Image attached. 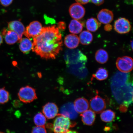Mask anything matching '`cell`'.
<instances>
[{
  "label": "cell",
  "instance_id": "9c48e42d",
  "mask_svg": "<svg viewBox=\"0 0 133 133\" xmlns=\"http://www.w3.org/2000/svg\"><path fill=\"white\" fill-rule=\"evenodd\" d=\"M131 28L130 22L125 18H119L114 23V29L119 34H124L129 32Z\"/></svg>",
  "mask_w": 133,
  "mask_h": 133
},
{
  "label": "cell",
  "instance_id": "d4e9b609",
  "mask_svg": "<svg viewBox=\"0 0 133 133\" xmlns=\"http://www.w3.org/2000/svg\"><path fill=\"white\" fill-rule=\"evenodd\" d=\"M115 113L110 109L103 111L100 115L101 120L107 123L112 122L115 119Z\"/></svg>",
  "mask_w": 133,
  "mask_h": 133
},
{
  "label": "cell",
  "instance_id": "8fae6325",
  "mask_svg": "<svg viewBox=\"0 0 133 133\" xmlns=\"http://www.w3.org/2000/svg\"><path fill=\"white\" fill-rule=\"evenodd\" d=\"M70 15L75 19H80L84 17L85 14L84 8L81 4L78 3L71 5L69 8Z\"/></svg>",
  "mask_w": 133,
  "mask_h": 133
},
{
  "label": "cell",
  "instance_id": "2e32d148",
  "mask_svg": "<svg viewBox=\"0 0 133 133\" xmlns=\"http://www.w3.org/2000/svg\"><path fill=\"white\" fill-rule=\"evenodd\" d=\"M74 106L76 112L79 114H82L89 109V103L86 99L79 98L75 101Z\"/></svg>",
  "mask_w": 133,
  "mask_h": 133
},
{
  "label": "cell",
  "instance_id": "9a60e30c",
  "mask_svg": "<svg viewBox=\"0 0 133 133\" xmlns=\"http://www.w3.org/2000/svg\"><path fill=\"white\" fill-rule=\"evenodd\" d=\"M97 17L99 22L107 24L112 22L114 15L112 11L107 9H103L99 11Z\"/></svg>",
  "mask_w": 133,
  "mask_h": 133
},
{
  "label": "cell",
  "instance_id": "6da1fadb",
  "mask_svg": "<svg viewBox=\"0 0 133 133\" xmlns=\"http://www.w3.org/2000/svg\"><path fill=\"white\" fill-rule=\"evenodd\" d=\"M33 40V51L43 59H55L62 49V35L55 25L43 28Z\"/></svg>",
  "mask_w": 133,
  "mask_h": 133
},
{
  "label": "cell",
  "instance_id": "4dcf8cb0",
  "mask_svg": "<svg viewBox=\"0 0 133 133\" xmlns=\"http://www.w3.org/2000/svg\"><path fill=\"white\" fill-rule=\"evenodd\" d=\"M91 2L96 5L99 6L104 3V0H91Z\"/></svg>",
  "mask_w": 133,
  "mask_h": 133
},
{
  "label": "cell",
  "instance_id": "7402d4cb",
  "mask_svg": "<svg viewBox=\"0 0 133 133\" xmlns=\"http://www.w3.org/2000/svg\"><path fill=\"white\" fill-rule=\"evenodd\" d=\"M86 28L88 31L94 32L97 30L101 25V23L95 18L88 19L86 22Z\"/></svg>",
  "mask_w": 133,
  "mask_h": 133
},
{
  "label": "cell",
  "instance_id": "7c38bea8",
  "mask_svg": "<svg viewBox=\"0 0 133 133\" xmlns=\"http://www.w3.org/2000/svg\"><path fill=\"white\" fill-rule=\"evenodd\" d=\"M60 114L70 119H74L77 117L78 113L75 109L74 104L69 102L64 104L61 108Z\"/></svg>",
  "mask_w": 133,
  "mask_h": 133
},
{
  "label": "cell",
  "instance_id": "4316f807",
  "mask_svg": "<svg viewBox=\"0 0 133 133\" xmlns=\"http://www.w3.org/2000/svg\"><path fill=\"white\" fill-rule=\"evenodd\" d=\"M34 121L37 126H45L46 123V117L42 113H38L35 116Z\"/></svg>",
  "mask_w": 133,
  "mask_h": 133
},
{
  "label": "cell",
  "instance_id": "83f0119b",
  "mask_svg": "<svg viewBox=\"0 0 133 133\" xmlns=\"http://www.w3.org/2000/svg\"><path fill=\"white\" fill-rule=\"evenodd\" d=\"M9 94L4 88L0 89V104H4L9 100Z\"/></svg>",
  "mask_w": 133,
  "mask_h": 133
},
{
  "label": "cell",
  "instance_id": "d6a6232c",
  "mask_svg": "<svg viewBox=\"0 0 133 133\" xmlns=\"http://www.w3.org/2000/svg\"><path fill=\"white\" fill-rule=\"evenodd\" d=\"M90 0H75L77 3L81 4H85L89 3Z\"/></svg>",
  "mask_w": 133,
  "mask_h": 133
},
{
  "label": "cell",
  "instance_id": "277c9868",
  "mask_svg": "<svg viewBox=\"0 0 133 133\" xmlns=\"http://www.w3.org/2000/svg\"><path fill=\"white\" fill-rule=\"evenodd\" d=\"M65 60L67 64L74 65L79 64H86L87 58L79 50H70L65 55Z\"/></svg>",
  "mask_w": 133,
  "mask_h": 133
},
{
  "label": "cell",
  "instance_id": "ba28073f",
  "mask_svg": "<svg viewBox=\"0 0 133 133\" xmlns=\"http://www.w3.org/2000/svg\"><path fill=\"white\" fill-rule=\"evenodd\" d=\"M89 105L91 110L95 114L101 113L105 110L106 108L104 99L98 95L90 100Z\"/></svg>",
  "mask_w": 133,
  "mask_h": 133
},
{
  "label": "cell",
  "instance_id": "8992f818",
  "mask_svg": "<svg viewBox=\"0 0 133 133\" xmlns=\"http://www.w3.org/2000/svg\"><path fill=\"white\" fill-rule=\"evenodd\" d=\"M116 65L121 72L129 73L132 71L133 69L132 58L128 56L119 57L116 61Z\"/></svg>",
  "mask_w": 133,
  "mask_h": 133
},
{
  "label": "cell",
  "instance_id": "30bf717a",
  "mask_svg": "<svg viewBox=\"0 0 133 133\" xmlns=\"http://www.w3.org/2000/svg\"><path fill=\"white\" fill-rule=\"evenodd\" d=\"M130 75L128 73L118 71L115 74L111 79V86L120 87L129 81Z\"/></svg>",
  "mask_w": 133,
  "mask_h": 133
},
{
  "label": "cell",
  "instance_id": "d6986e66",
  "mask_svg": "<svg viewBox=\"0 0 133 133\" xmlns=\"http://www.w3.org/2000/svg\"><path fill=\"white\" fill-rule=\"evenodd\" d=\"M83 123L88 126L92 125L96 118L95 113L91 109H88L81 114Z\"/></svg>",
  "mask_w": 133,
  "mask_h": 133
},
{
  "label": "cell",
  "instance_id": "ac0fdd59",
  "mask_svg": "<svg viewBox=\"0 0 133 133\" xmlns=\"http://www.w3.org/2000/svg\"><path fill=\"white\" fill-rule=\"evenodd\" d=\"M2 33L4 36L5 41L8 44H13L19 41L18 34L14 31L5 29L3 30Z\"/></svg>",
  "mask_w": 133,
  "mask_h": 133
},
{
  "label": "cell",
  "instance_id": "484cf974",
  "mask_svg": "<svg viewBox=\"0 0 133 133\" xmlns=\"http://www.w3.org/2000/svg\"><path fill=\"white\" fill-rule=\"evenodd\" d=\"M108 76V73L107 70L101 68L98 70L95 74L93 75L92 77L96 78L98 80L102 81L107 79Z\"/></svg>",
  "mask_w": 133,
  "mask_h": 133
},
{
  "label": "cell",
  "instance_id": "e575fe53",
  "mask_svg": "<svg viewBox=\"0 0 133 133\" xmlns=\"http://www.w3.org/2000/svg\"><path fill=\"white\" fill-rule=\"evenodd\" d=\"M65 133H78L76 131L69 130Z\"/></svg>",
  "mask_w": 133,
  "mask_h": 133
},
{
  "label": "cell",
  "instance_id": "1f68e13d",
  "mask_svg": "<svg viewBox=\"0 0 133 133\" xmlns=\"http://www.w3.org/2000/svg\"><path fill=\"white\" fill-rule=\"evenodd\" d=\"M58 29L60 30H64L66 28V24L64 22H59L58 23Z\"/></svg>",
  "mask_w": 133,
  "mask_h": 133
},
{
  "label": "cell",
  "instance_id": "f546056e",
  "mask_svg": "<svg viewBox=\"0 0 133 133\" xmlns=\"http://www.w3.org/2000/svg\"><path fill=\"white\" fill-rule=\"evenodd\" d=\"M13 1V0H0V3L2 6L6 7L11 5Z\"/></svg>",
  "mask_w": 133,
  "mask_h": 133
},
{
  "label": "cell",
  "instance_id": "52a82bcc",
  "mask_svg": "<svg viewBox=\"0 0 133 133\" xmlns=\"http://www.w3.org/2000/svg\"><path fill=\"white\" fill-rule=\"evenodd\" d=\"M43 27L41 23L38 21L32 22L25 29L24 34L28 38L36 37L41 33Z\"/></svg>",
  "mask_w": 133,
  "mask_h": 133
},
{
  "label": "cell",
  "instance_id": "d590c367",
  "mask_svg": "<svg viewBox=\"0 0 133 133\" xmlns=\"http://www.w3.org/2000/svg\"><path fill=\"white\" fill-rule=\"evenodd\" d=\"M3 42V38L2 36L0 34V45L2 44Z\"/></svg>",
  "mask_w": 133,
  "mask_h": 133
},
{
  "label": "cell",
  "instance_id": "8d00e7d4",
  "mask_svg": "<svg viewBox=\"0 0 133 133\" xmlns=\"http://www.w3.org/2000/svg\"><path fill=\"white\" fill-rule=\"evenodd\" d=\"M131 46L132 48V49H133V41H132L131 42Z\"/></svg>",
  "mask_w": 133,
  "mask_h": 133
},
{
  "label": "cell",
  "instance_id": "5bb4252c",
  "mask_svg": "<svg viewBox=\"0 0 133 133\" xmlns=\"http://www.w3.org/2000/svg\"><path fill=\"white\" fill-rule=\"evenodd\" d=\"M8 27L10 30L14 31L18 34L19 41H20L25 31L24 26L22 23L19 21H11L8 23Z\"/></svg>",
  "mask_w": 133,
  "mask_h": 133
},
{
  "label": "cell",
  "instance_id": "ffe728a7",
  "mask_svg": "<svg viewBox=\"0 0 133 133\" xmlns=\"http://www.w3.org/2000/svg\"><path fill=\"white\" fill-rule=\"evenodd\" d=\"M19 42V49L24 54L29 52L32 49L33 43L29 38H23Z\"/></svg>",
  "mask_w": 133,
  "mask_h": 133
},
{
  "label": "cell",
  "instance_id": "cb8c5ba5",
  "mask_svg": "<svg viewBox=\"0 0 133 133\" xmlns=\"http://www.w3.org/2000/svg\"><path fill=\"white\" fill-rule=\"evenodd\" d=\"M95 58L96 61L101 64H104L107 62L109 59V55L105 50L100 49L96 53Z\"/></svg>",
  "mask_w": 133,
  "mask_h": 133
},
{
  "label": "cell",
  "instance_id": "74e56055",
  "mask_svg": "<svg viewBox=\"0 0 133 133\" xmlns=\"http://www.w3.org/2000/svg\"><path fill=\"white\" fill-rule=\"evenodd\" d=\"M0 133H4L1 132V131H0Z\"/></svg>",
  "mask_w": 133,
  "mask_h": 133
},
{
  "label": "cell",
  "instance_id": "f1b7e54d",
  "mask_svg": "<svg viewBox=\"0 0 133 133\" xmlns=\"http://www.w3.org/2000/svg\"><path fill=\"white\" fill-rule=\"evenodd\" d=\"M31 133H46L45 126H36L33 128Z\"/></svg>",
  "mask_w": 133,
  "mask_h": 133
},
{
  "label": "cell",
  "instance_id": "7a4b0ae2",
  "mask_svg": "<svg viewBox=\"0 0 133 133\" xmlns=\"http://www.w3.org/2000/svg\"><path fill=\"white\" fill-rule=\"evenodd\" d=\"M112 95L119 106V109L125 112L132 103L133 85L129 81L124 85L118 87L111 86Z\"/></svg>",
  "mask_w": 133,
  "mask_h": 133
},
{
  "label": "cell",
  "instance_id": "3957f363",
  "mask_svg": "<svg viewBox=\"0 0 133 133\" xmlns=\"http://www.w3.org/2000/svg\"><path fill=\"white\" fill-rule=\"evenodd\" d=\"M72 126L70 119L58 114L53 124V131L55 133H65L69 130L70 128Z\"/></svg>",
  "mask_w": 133,
  "mask_h": 133
},
{
  "label": "cell",
  "instance_id": "603a6c76",
  "mask_svg": "<svg viewBox=\"0 0 133 133\" xmlns=\"http://www.w3.org/2000/svg\"><path fill=\"white\" fill-rule=\"evenodd\" d=\"M93 36L89 31H84L80 34L79 39V42L84 45H87L90 44L93 40Z\"/></svg>",
  "mask_w": 133,
  "mask_h": 133
},
{
  "label": "cell",
  "instance_id": "e0dca14e",
  "mask_svg": "<svg viewBox=\"0 0 133 133\" xmlns=\"http://www.w3.org/2000/svg\"><path fill=\"white\" fill-rule=\"evenodd\" d=\"M64 42L66 46L69 49H75L79 45V37L74 34L68 35L65 38Z\"/></svg>",
  "mask_w": 133,
  "mask_h": 133
},
{
  "label": "cell",
  "instance_id": "836d02e7",
  "mask_svg": "<svg viewBox=\"0 0 133 133\" xmlns=\"http://www.w3.org/2000/svg\"><path fill=\"white\" fill-rule=\"evenodd\" d=\"M112 26L109 24H106L104 27L105 30L108 31H110L112 30Z\"/></svg>",
  "mask_w": 133,
  "mask_h": 133
},
{
  "label": "cell",
  "instance_id": "5b68a950",
  "mask_svg": "<svg viewBox=\"0 0 133 133\" xmlns=\"http://www.w3.org/2000/svg\"><path fill=\"white\" fill-rule=\"evenodd\" d=\"M18 96L20 100L25 103H31L37 98L35 89L29 86L21 88Z\"/></svg>",
  "mask_w": 133,
  "mask_h": 133
},
{
  "label": "cell",
  "instance_id": "4fadbf2b",
  "mask_svg": "<svg viewBox=\"0 0 133 133\" xmlns=\"http://www.w3.org/2000/svg\"><path fill=\"white\" fill-rule=\"evenodd\" d=\"M59 110L56 105L53 103H48L43 107V114L48 119L54 118L58 114Z\"/></svg>",
  "mask_w": 133,
  "mask_h": 133
},
{
  "label": "cell",
  "instance_id": "44dd1931",
  "mask_svg": "<svg viewBox=\"0 0 133 133\" xmlns=\"http://www.w3.org/2000/svg\"><path fill=\"white\" fill-rule=\"evenodd\" d=\"M83 26L82 23L77 20L73 19L70 22L69 24L70 32L73 34H78L82 31Z\"/></svg>",
  "mask_w": 133,
  "mask_h": 133
}]
</instances>
